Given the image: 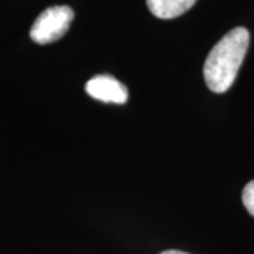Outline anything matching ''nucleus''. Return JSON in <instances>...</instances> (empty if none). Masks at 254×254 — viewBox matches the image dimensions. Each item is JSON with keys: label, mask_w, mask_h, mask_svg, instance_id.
I'll return each mask as SVG.
<instances>
[{"label": "nucleus", "mask_w": 254, "mask_h": 254, "mask_svg": "<svg viewBox=\"0 0 254 254\" xmlns=\"http://www.w3.org/2000/svg\"><path fill=\"white\" fill-rule=\"evenodd\" d=\"M249 31L245 27H237L210 50L203 65V76L210 91L225 93L230 89L249 50Z\"/></svg>", "instance_id": "f257e3e1"}, {"label": "nucleus", "mask_w": 254, "mask_h": 254, "mask_svg": "<svg viewBox=\"0 0 254 254\" xmlns=\"http://www.w3.org/2000/svg\"><path fill=\"white\" fill-rule=\"evenodd\" d=\"M242 199H243V205L247 209V212L254 218V181L249 182L246 185Z\"/></svg>", "instance_id": "39448f33"}, {"label": "nucleus", "mask_w": 254, "mask_h": 254, "mask_svg": "<svg viewBox=\"0 0 254 254\" xmlns=\"http://www.w3.org/2000/svg\"><path fill=\"white\" fill-rule=\"evenodd\" d=\"M196 0H147L150 11L158 18H175L195 4Z\"/></svg>", "instance_id": "20e7f679"}, {"label": "nucleus", "mask_w": 254, "mask_h": 254, "mask_svg": "<svg viewBox=\"0 0 254 254\" xmlns=\"http://www.w3.org/2000/svg\"><path fill=\"white\" fill-rule=\"evenodd\" d=\"M73 20L69 6H53L46 9L34 21L30 37L37 44H50L60 40L68 31Z\"/></svg>", "instance_id": "f03ea898"}, {"label": "nucleus", "mask_w": 254, "mask_h": 254, "mask_svg": "<svg viewBox=\"0 0 254 254\" xmlns=\"http://www.w3.org/2000/svg\"><path fill=\"white\" fill-rule=\"evenodd\" d=\"M160 254H190V253H185V252H180V250H165L163 253Z\"/></svg>", "instance_id": "423d86ee"}, {"label": "nucleus", "mask_w": 254, "mask_h": 254, "mask_svg": "<svg viewBox=\"0 0 254 254\" xmlns=\"http://www.w3.org/2000/svg\"><path fill=\"white\" fill-rule=\"evenodd\" d=\"M86 93L93 99L105 103H126L128 98L127 88L112 75H98L86 82Z\"/></svg>", "instance_id": "7ed1b4c3"}]
</instances>
